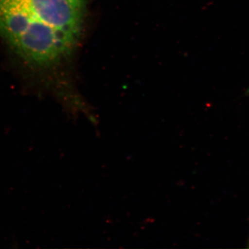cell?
<instances>
[{
    "instance_id": "obj_3",
    "label": "cell",
    "mask_w": 249,
    "mask_h": 249,
    "mask_svg": "<svg viewBox=\"0 0 249 249\" xmlns=\"http://www.w3.org/2000/svg\"><path fill=\"white\" fill-rule=\"evenodd\" d=\"M88 119H89V122L93 124L94 127H97L98 124H99V121H98V118L93 114L89 113L88 114Z\"/></svg>"
},
{
    "instance_id": "obj_2",
    "label": "cell",
    "mask_w": 249,
    "mask_h": 249,
    "mask_svg": "<svg viewBox=\"0 0 249 249\" xmlns=\"http://www.w3.org/2000/svg\"><path fill=\"white\" fill-rule=\"evenodd\" d=\"M49 27L77 42L83 28V0H14Z\"/></svg>"
},
{
    "instance_id": "obj_1",
    "label": "cell",
    "mask_w": 249,
    "mask_h": 249,
    "mask_svg": "<svg viewBox=\"0 0 249 249\" xmlns=\"http://www.w3.org/2000/svg\"><path fill=\"white\" fill-rule=\"evenodd\" d=\"M0 34L23 58L40 65L60 60L76 43L14 0H0Z\"/></svg>"
}]
</instances>
